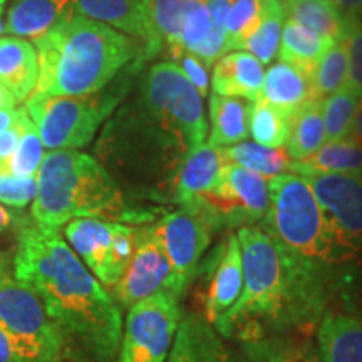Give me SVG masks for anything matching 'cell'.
<instances>
[{
    "label": "cell",
    "mask_w": 362,
    "mask_h": 362,
    "mask_svg": "<svg viewBox=\"0 0 362 362\" xmlns=\"http://www.w3.org/2000/svg\"><path fill=\"white\" fill-rule=\"evenodd\" d=\"M237 238L243 291L214 325L216 332L240 342L309 336L339 288L336 265L298 255L264 226H242Z\"/></svg>",
    "instance_id": "1"
},
{
    "label": "cell",
    "mask_w": 362,
    "mask_h": 362,
    "mask_svg": "<svg viewBox=\"0 0 362 362\" xmlns=\"http://www.w3.org/2000/svg\"><path fill=\"white\" fill-rule=\"evenodd\" d=\"M13 277L33 287L61 334L64 359L112 362L123 336L121 310L59 230L30 221L17 235Z\"/></svg>",
    "instance_id": "2"
},
{
    "label": "cell",
    "mask_w": 362,
    "mask_h": 362,
    "mask_svg": "<svg viewBox=\"0 0 362 362\" xmlns=\"http://www.w3.org/2000/svg\"><path fill=\"white\" fill-rule=\"evenodd\" d=\"M39 78L33 94L78 96L106 88L143 49L119 30L72 13L34 40ZM141 64V59H139Z\"/></svg>",
    "instance_id": "3"
},
{
    "label": "cell",
    "mask_w": 362,
    "mask_h": 362,
    "mask_svg": "<svg viewBox=\"0 0 362 362\" xmlns=\"http://www.w3.org/2000/svg\"><path fill=\"white\" fill-rule=\"evenodd\" d=\"M35 183L30 216L42 228L61 230L74 218L126 225H146L153 218V210L131 208L104 165L78 149H54L44 155Z\"/></svg>",
    "instance_id": "4"
},
{
    "label": "cell",
    "mask_w": 362,
    "mask_h": 362,
    "mask_svg": "<svg viewBox=\"0 0 362 362\" xmlns=\"http://www.w3.org/2000/svg\"><path fill=\"white\" fill-rule=\"evenodd\" d=\"M104 163L123 170L156 202H171L176 176L189 153L185 136L168 119L136 99L104 131L99 143Z\"/></svg>",
    "instance_id": "5"
},
{
    "label": "cell",
    "mask_w": 362,
    "mask_h": 362,
    "mask_svg": "<svg viewBox=\"0 0 362 362\" xmlns=\"http://www.w3.org/2000/svg\"><path fill=\"white\" fill-rule=\"evenodd\" d=\"M262 226L298 255L339 265L327 220L304 176L285 173L269 180V211Z\"/></svg>",
    "instance_id": "6"
},
{
    "label": "cell",
    "mask_w": 362,
    "mask_h": 362,
    "mask_svg": "<svg viewBox=\"0 0 362 362\" xmlns=\"http://www.w3.org/2000/svg\"><path fill=\"white\" fill-rule=\"evenodd\" d=\"M126 84L78 96H49L33 94L25 111L39 131L44 146L54 149H76L88 146L99 126L107 119L124 96Z\"/></svg>",
    "instance_id": "7"
},
{
    "label": "cell",
    "mask_w": 362,
    "mask_h": 362,
    "mask_svg": "<svg viewBox=\"0 0 362 362\" xmlns=\"http://www.w3.org/2000/svg\"><path fill=\"white\" fill-rule=\"evenodd\" d=\"M0 325L21 362H62L61 334L33 287L16 277L0 284Z\"/></svg>",
    "instance_id": "8"
},
{
    "label": "cell",
    "mask_w": 362,
    "mask_h": 362,
    "mask_svg": "<svg viewBox=\"0 0 362 362\" xmlns=\"http://www.w3.org/2000/svg\"><path fill=\"white\" fill-rule=\"evenodd\" d=\"M153 230L170 262L171 275L166 292L180 298L198 274L202 257L220 228L208 208L197 202L163 215Z\"/></svg>",
    "instance_id": "9"
},
{
    "label": "cell",
    "mask_w": 362,
    "mask_h": 362,
    "mask_svg": "<svg viewBox=\"0 0 362 362\" xmlns=\"http://www.w3.org/2000/svg\"><path fill=\"white\" fill-rule=\"evenodd\" d=\"M138 101L168 119L187 139L189 151L205 143L208 126L203 98L176 62H158L141 81Z\"/></svg>",
    "instance_id": "10"
},
{
    "label": "cell",
    "mask_w": 362,
    "mask_h": 362,
    "mask_svg": "<svg viewBox=\"0 0 362 362\" xmlns=\"http://www.w3.org/2000/svg\"><path fill=\"white\" fill-rule=\"evenodd\" d=\"M64 235L72 252L103 287L111 291L134 253V225L99 218H74L66 225Z\"/></svg>",
    "instance_id": "11"
},
{
    "label": "cell",
    "mask_w": 362,
    "mask_h": 362,
    "mask_svg": "<svg viewBox=\"0 0 362 362\" xmlns=\"http://www.w3.org/2000/svg\"><path fill=\"white\" fill-rule=\"evenodd\" d=\"M332 233L339 265L362 257V173L304 176Z\"/></svg>",
    "instance_id": "12"
},
{
    "label": "cell",
    "mask_w": 362,
    "mask_h": 362,
    "mask_svg": "<svg viewBox=\"0 0 362 362\" xmlns=\"http://www.w3.org/2000/svg\"><path fill=\"white\" fill-rule=\"evenodd\" d=\"M178 324V298L168 292H158L129 307L117 362H165Z\"/></svg>",
    "instance_id": "13"
},
{
    "label": "cell",
    "mask_w": 362,
    "mask_h": 362,
    "mask_svg": "<svg viewBox=\"0 0 362 362\" xmlns=\"http://www.w3.org/2000/svg\"><path fill=\"white\" fill-rule=\"evenodd\" d=\"M218 228H242L264 221L269 211V181L238 165L225 163L214 188L200 197Z\"/></svg>",
    "instance_id": "14"
},
{
    "label": "cell",
    "mask_w": 362,
    "mask_h": 362,
    "mask_svg": "<svg viewBox=\"0 0 362 362\" xmlns=\"http://www.w3.org/2000/svg\"><path fill=\"white\" fill-rule=\"evenodd\" d=\"M136 245L128 267L110 291L116 305L128 310L144 298L166 292L170 282V262L158 242L153 225H134Z\"/></svg>",
    "instance_id": "15"
},
{
    "label": "cell",
    "mask_w": 362,
    "mask_h": 362,
    "mask_svg": "<svg viewBox=\"0 0 362 362\" xmlns=\"http://www.w3.org/2000/svg\"><path fill=\"white\" fill-rule=\"evenodd\" d=\"M214 255L208 264L206 291L203 297V317L211 325L237 304L243 291L242 252L237 235H228Z\"/></svg>",
    "instance_id": "16"
},
{
    "label": "cell",
    "mask_w": 362,
    "mask_h": 362,
    "mask_svg": "<svg viewBox=\"0 0 362 362\" xmlns=\"http://www.w3.org/2000/svg\"><path fill=\"white\" fill-rule=\"evenodd\" d=\"M317 341L322 362H362V307H327Z\"/></svg>",
    "instance_id": "17"
},
{
    "label": "cell",
    "mask_w": 362,
    "mask_h": 362,
    "mask_svg": "<svg viewBox=\"0 0 362 362\" xmlns=\"http://www.w3.org/2000/svg\"><path fill=\"white\" fill-rule=\"evenodd\" d=\"M197 2L198 0H144L148 40L141 62L161 52L176 61L185 52L181 45L185 17Z\"/></svg>",
    "instance_id": "18"
},
{
    "label": "cell",
    "mask_w": 362,
    "mask_h": 362,
    "mask_svg": "<svg viewBox=\"0 0 362 362\" xmlns=\"http://www.w3.org/2000/svg\"><path fill=\"white\" fill-rule=\"evenodd\" d=\"M165 362H232V352L214 325L193 312L178 324Z\"/></svg>",
    "instance_id": "19"
},
{
    "label": "cell",
    "mask_w": 362,
    "mask_h": 362,
    "mask_svg": "<svg viewBox=\"0 0 362 362\" xmlns=\"http://www.w3.org/2000/svg\"><path fill=\"white\" fill-rule=\"evenodd\" d=\"M225 160L220 148L208 143L198 144L185 158L180 173L176 176L171 202L180 206H189L200 200V197L214 188Z\"/></svg>",
    "instance_id": "20"
},
{
    "label": "cell",
    "mask_w": 362,
    "mask_h": 362,
    "mask_svg": "<svg viewBox=\"0 0 362 362\" xmlns=\"http://www.w3.org/2000/svg\"><path fill=\"white\" fill-rule=\"evenodd\" d=\"M260 99L292 117L304 104L317 99L312 72L285 61L275 62L265 72Z\"/></svg>",
    "instance_id": "21"
},
{
    "label": "cell",
    "mask_w": 362,
    "mask_h": 362,
    "mask_svg": "<svg viewBox=\"0 0 362 362\" xmlns=\"http://www.w3.org/2000/svg\"><path fill=\"white\" fill-rule=\"evenodd\" d=\"M211 88L214 94L226 98H260L264 84V66L248 52H228L214 64Z\"/></svg>",
    "instance_id": "22"
},
{
    "label": "cell",
    "mask_w": 362,
    "mask_h": 362,
    "mask_svg": "<svg viewBox=\"0 0 362 362\" xmlns=\"http://www.w3.org/2000/svg\"><path fill=\"white\" fill-rule=\"evenodd\" d=\"M74 12V0H12L4 30L35 40Z\"/></svg>",
    "instance_id": "23"
},
{
    "label": "cell",
    "mask_w": 362,
    "mask_h": 362,
    "mask_svg": "<svg viewBox=\"0 0 362 362\" xmlns=\"http://www.w3.org/2000/svg\"><path fill=\"white\" fill-rule=\"evenodd\" d=\"M39 78L35 49L24 39H0V83L11 90L16 101L33 96Z\"/></svg>",
    "instance_id": "24"
},
{
    "label": "cell",
    "mask_w": 362,
    "mask_h": 362,
    "mask_svg": "<svg viewBox=\"0 0 362 362\" xmlns=\"http://www.w3.org/2000/svg\"><path fill=\"white\" fill-rule=\"evenodd\" d=\"M74 8L76 13L123 30L146 44L148 25L144 0H74Z\"/></svg>",
    "instance_id": "25"
},
{
    "label": "cell",
    "mask_w": 362,
    "mask_h": 362,
    "mask_svg": "<svg viewBox=\"0 0 362 362\" xmlns=\"http://www.w3.org/2000/svg\"><path fill=\"white\" fill-rule=\"evenodd\" d=\"M285 19H291L329 42L346 39L351 22L344 17L332 0H284Z\"/></svg>",
    "instance_id": "26"
},
{
    "label": "cell",
    "mask_w": 362,
    "mask_h": 362,
    "mask_svg": "<svg viewBox=\"0 0 362 362\" xmlns=\"http://www.w3.org/2000/svg\"><path fill=\"white\" fill-rule=\"evenodd\" d=\"M232 362H322L307 337L272 336L242 342Z\"/></svg>",
    "instance_id": "27"
},
{
    "label": "cell",
    "mask_w": 362,
    "mask_h": 362,
    "mask_svg": "<svg viewBox=\"0 0 362 362\" xmlns=\"http://www.w3.org/2000/svg\"><path fill=\"white\" fill-rule=\"evenodd\" d=\"M296 175L319 173H362V146L351 136L336 141H325L319 151L305 161H292Z\"/></svg>",
    "instance_id": "28"
},
{
    "label": "cell",
    "mask_w": 362,
    "mask_h": 362,
    "mask_svg": "<svg viewBox=\"0 0 362 362\" xmlns=\"http://www.w3.org/2000/svg\"><path fill=\"white\" fill-rule=\"evenodd\" d=\"M210 138L208 144L215 148L233 146L245 141L248 133V104L238 98L210 96Z\"/></svg>",
    "instance_id": "29"
},
{
    "label": "cell",
    "mask_w": 362,
    "mask_h": 362,
    "mask_svg": "<svg viewBox=\"0 0 362 362\" xmlns=\"http://www.w3.org/2000/svg\"><path fill=\"white\" fill-rule=\"evenodd\" d=\"M327 141L322 117V99L304 104L292 116V129L288 136L287 153L292 161H305L319 151Z\"/></svg>",
    "instance_id": "30"
},
{
    "label": "cell",
    "mask_w": 362,
    "mask_h": 362,
    "mask_svg": "<svg viewBox=\"0 0 362 362\" xmlns=\"http://www.w3.org/2000/svg\"><path fill=\"white\" fill-rule=\"evenodd\" d=\"M330 45L334 44L329 42L327 39L320 37V35L305 29L297 22L285 19L277 52L279 61H285L288 64L300 67V69L314 74L317 62Z\"/></svg>",
    "instance_id": "31"
},
{
    "label": "cell",
    "mask_w": 362,
    "mask_h": 362,
    "mask_svg": "<svg viewBox=\"0 0 362 362\" xmlns=\"http://www.w3.org/2000/svg\"><path fill=\"white\" fill-rule=\"evenodd\" d=\"M220 153L225 163L238 165L269 180L284 175L285 171H291L292 165L287 149L267 148L259 143L242 141L233 146L220 148Z\"/></svg>",
    "instance_id": "32"
},
{
    "label": "cell",
    "mask_w": 362,
    "mask_h": 362,
    "mask_svg": "<svg viewBox=\"0 0 362 362\" xmlns=\"http://www.w3.org/2000/svg\"><path fill=\"white\" fill-rule=\"evenodd\" d=\"M292 117L264 99L248 104V133L255 143L267 148H284L288 143Z\"/></svg>",
    "instance_id": "33"
},
{
    "label": "cell",
    "mask_w": 362,
    "mask_h": 362,
    "mask_svg": "<svg viewBox=\"0 0 362 362\" xmlns=\"http://www.w3.org/2000/svg\"><path fill=\"white\" fill-rule=\"evenodd\" d=\"M284 0H233L225 21L226 52L240 51V45L255 33L272 8Z\"/></svg>",
    "instance_id": "34"
},
{
    "label": "cell",
    "mask_w": 362,
    "mask_h": 362,
    "mask_svg": "<svg viewBox=\"0 0 362 362\" xmlns=\"http://www.w3.org/2000/svg\"><path fill=\"white\" fill-rule=\"evenodd\" d=\"M312 83L317 99H324L330 94L337 93L347 88L349 83V64H347L346 45L337 42L330 45L324 56L317 62L314 74H312Z\"/></svg>",
    "instance_id": "35"
},
{
    "label": "cell",
    "mask_w": 362,
    "mask_h": 362,
    "mask_svg": "<svg viewBox=\"0 0 362 362\" xmlns=\"http://www.w3.org/2000/svg\"><path fill=\"white\" fill-rule=\"evenodd\" d=\"M22 134L17 144L16 151L8 158L6 170L8 173L19 176V178H35L40 168V163L44 160V143L40 139L39 131L35 128L33 119L27 115L24 107V115L21 119Z\"/></svg>",
    "instance_id": "36"
},
{
    "label": "cell",
    "mask_w": 362,
    "mask_h": 362,
    "mask_svg": "<svg viewBox=\"0 0 362 362\" xmlns=\"http://www.w3.org/2000/svg\"><path fill=\"white\" fill-rule=\"evenodd\" d=\"M359 101L361 98L349 88H344L322 99V117L327 141L349 136Z\"/></svg>",
    "instance_id": "37"
},
{
    "label": "cell",
    "mask_w": 362,
    "mask_h": 362,
    "mask_svg": "<svg viewBox=\"0 0 362 362\" xmlns=\"http://www.w3.org/2000/svg\"><path fill=\"white\" fill-rule=\"evenodd\" d=\"M285 21V8L284 4L274 7L267 13L265 19L262 21V24L257 27V30L253 33L247 40H243V44L240 45V51H248L253 57H257L262 62V66L272 64L275 56L279 52L280 45V35H282V27Z\"/></svg>",
    "instance_id": "38"
},
{
    "label": "cell",
    "mask_w": 362,
    "mask_h": 362,
    "mask_svg": "<svg viewBox=\"0 0 362 362\" xmlns=\"http://www.w3.org/2000/svg\"><path fill=\"white\" fill-rule=\"evenodd\" d=\"M211 19L210 13H208L205 0H198L197 4H193L189 8L187 17H185V25H183V34H181V45H183V51L194 52L197 47L200 45L208 33L211 30Z\"/></svg>",
    "instance_id": "39"
},
{
    "label": "cell",
    "mask_w": 362,
    "mask_h": 362,
    "mask_svg": "<svg viewBox=\"0 0 362 362\" xmlns=\"http://www.w3.org/2000/svg\"><path fill=\"white\" fill-rule=\"evenodd\" d=\"M349 64V83L347 88L362 98V22L352 21L349 33L344 39Z\"/></svg>",
    "instance_id": "40"
},
{
    "label": "cell",
    "mask_w": 362,
    "mask_h": 362,
    "mask_svg": "<svg viewBox=\"0 0 362 362\" xmlns=\"http://www.w3.org/2000/svg\"><path fill=\"white\" fill-rule=\"evenodd\" d=\"M226 52V34L225 27L211 25V30L208 33L205 40L198 45L193 54L197 56L206 67L214 66L218 61L220 56Z\"/></svg>",
    "instance_id": "41"
},
{
    "label": "cell",
    "mask_w": 362,
    "mask_h": 362,
    "mask_svg": "<svg viewBox=\"0 0 362 362\" xmlns=\"http://www.w3.org/2000/svg\"><path fill=\"white\" fill-rule=\"evenodd\" d=\"M176 62H180L178 66L185 71V74L188 76V79L192 81V84L197 88L198 93H200V96L205 98L208 94V83H210V78H208V67L203 64L194 54L187 51L176 59Z\"/></svg>",
    "instance_id": "42"
},
{
    "label": "cell",
    "mask_w": 362,
    "mask_h": 362,
    "mask_svg": "<svg viewBox=\"0 0 362 362\" xmlns=\"http://www.w3.org/2000/svg\"><path fill=\"white\" fill-rule=\"evenodd\" d=\"M30 221L33 220L27 218L21 210H13V208H8L4 203H0V235L8 232L19 233Z\"/></svg>",
    "instance_id": "43"
},
{
    "label": "cell",
    "mask_w": 362,
    "mask_h": 362,
    "mask_svg": "<svg viewBox=\"0 0 362 362\" xmlns=\"http://www.w3.org/2000/svg\"><path fill=\"white\" fill-rule=\"evenodd\" d=\"M22 115H24V110H22ZM21 119H22V116H21ZM21 134H22L21 121H19V124L13 126V128L2 131V133H0V168L6 170L8 158L12 156V153L16 151L17 144H19Z\"/></svg>",
    "instance_id": "44"
},
{
    "label": "cell",
    "mask_w": 362,
    "mask_h": 362,
    "mask_svg": "<svg viewBox=\"0 0 362 362\" xmlns=\"http://www.w3.org/2000/svg\"><path fill=\"white\" fill-rule=\"evenodd\" d=\"M205 4L208 13H210L211 24L216 27H225L226 16H228L233 0H205Z\"/></svg>",
    "instance_id": "45"
},
{
    "label": "cell",
    "mask_w": 362,
    "mask_h": 362,
    "mask_svg": "<svg viewBox=\"0 0 362 362\" xmlns=\"http://www.w3.org/2000/svg\"><path fill=\"white\" fill-rule=\"evenodd\" d=\"M332 4L349 21L362 22V0H332Z\"/></svg>",
    "instance_id": "46"
},
{
    "label": "cell",
    "mask_w": 362,
    "mask_h": 362,
    "mask_svg": "<svg viewBox=\"0 0 362 362\" xmlns=\"http://www.w3.org/2000/svg\"><path fill=\"white\" fill-rule=\"evenodd\" d=\"M21 116H22V110H13V107L0 110V133L19 124Z\"/></svg>",
    "instance_id": "47"
},
{
    "label": "cell",
    "mask_w": 362,
    "mask_h": 362,
    "mask_svg": "<svg viewBox=\"0 0 362 362\" xmlns=\"http://www.w3.org/2000/svg\"><path fill=\"white\" fill-rule=\"evenodd\" d=\"M0 362H21L19 357L13 352L11 342H8V337L2 325H0Z\"/></svg>",
    "instance_id": "48"
},
{
    "label": "cell",
    "mask_w": 362,
    "mask_h": 362,
    "mask_svg": "<svg viewBox=\"0 0 362 362\" xmlns=\"http://www.w3.org/2000/svg\"><path fill=\"white\" fill-rule=\"evenodd\" d=\"M13 275V259L7 252H0V284Z\"/></svg>",
    "instance_id": "49"
},
{
    "label": "cell",
    "mask_w": 362,
    "mask_h": 362,
    "mask_svg": "<svg viewBox=\"0 0 362 362\" xmlns=\"http://www.w3.org/2000/svg\"><path fill=\"white\" fill-rule=\"evenodd\" d=\"M349 136L352 139H356V141L362 146V98L359 101V106H357V111H356V116H354V123H352Z\"/></svg>",
    "instance_id": "50"
},
{
    "label": "cell",
    "mask_w": 362,
    "mask_h": 362,
    "mask_svg": "<svg viewBox=\"0 0 362 362\" xmlns=\"http://www.w3.org/2000/svg\"><path fill=\"white\" fill-rule=\"evenodd\" d=\"M16 98L12 96V93L6 86L0 83V110H8V107L16 106Z\"/></svg>",
    "instance_id": "51"
},
{
    "label": "cell",
    "mask_w": 362,
    "mask_h": 362,
    "mask_svg": "<svg viewBox=\"0 0 362 362\" xmlns=\"http://www.w3.org/2000/svg\"><path fill=\"white\" fill-rule=\"evenodd\" d=\"M4 6H6V0H0V34L4 33V24H2V12H4Z\"/></svg>",
    "instance_id": "52"
}]
</instances>
